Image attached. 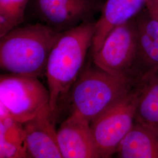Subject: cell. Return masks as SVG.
Instances as JSON below:
<instances>
[{
    "label": "cell",
    "instance_id": "16",
    "mask_svg": "<svg viewBox=\"0 0 158 158\" xmlns=\"http://www.w3.org/2000/svg\"><path fill=\"white\" fill-rule=\"evenodd\" d=\"M146 8L150 12L151 15L158 20V4H156L150 0H147Z\"/></svg>",
    "mask_w": 158,
    "mask_h": 158
},
{
    "label": "cell",
    "instance_id": "10",
    "mask_svg": "<svg viewBox=\"0 0 158 158\" xmlns=\"http://www.w3.org/2000/svg\"><path fill=\"white\" fill-rule=\"evenodd\" d=\"M57 142L63 158H99L90 123L70 115L57 131Z\"/></svg>",
    "mask_w": 158,
    "mask_h": 158
},
{
    "label": "cell",
    "instance_id": "12",
    "mask_svg": "<svg viewBox=\"0 0 158 158\" xmlns=\"http://www.w3.org/2000/svg\"><path fill=\"white\" fill-rule=\"evenodd\" d=\"M120 158H158V131L135 121L117 147Z\"/></svg>",
    "mask_w": 158,
    "mask_h": 158
},
{
    "label": "cell",
    "instance_id": "9",
    "mask_svg": "<svg viewBox=\"0 0 158 158\" xmlns=\"http://www.w3.org/2000/svg\"><path fill=\"white\" fill-rule=\"evenodd\" d=\"M56 119L48 104L33 118L23 123L29 158H62L57 142Z\"/></svg>",
    "mask_w": 158,
    "mask_h": 158
},
{
    "label": "cell",
    "instance_id": "11",
    "mask_svg": "<svg viewBox=\"0 0 158 158\" xmlns=\"http://www.w3.org/2000/svg\"><path fill=\"white\" fill-rule=\"evenodd\" d=\"M147 0H107L96 22L91 48L92 56L100 49L109 33L119 25L132 19L146 6Z\"/></svg>",
    "mask_w": 158,
    "mask_h": 158
},
{
    "label": "cell",
    "instance_id": "7",
    "mask_svg": "<svg viewBox=\"0 0 158 158\" xmlns=\"http://www.w3.org/2000/svg\"><path fill=\"white\" fill-rule=\"evenodd\" d=\"M102 0H36L40 20L58 32L93 20L102 12Z\"/></svg>",
    "mask_w": 158,
    "mask_h": 158
},
{
    "label": "cell",
    "instance_id": "13",
    "mask_svg": "<svg viewBox=\"0 0 158 158\" xmlns=\"http://www.w3.org/2000/svg\"><path fill=\"white\" fill-rule=\"evenodd\" d=\"M0 158H29L23 124L10 115L0 119Z\"/></svg>",
    "mask_w": 158,
    "mask_h": 158
},
{
    "label": "cell",
    "instance_id": "6",
    "mask_svg": "<svg viewBox=\"0 0 158 158\" xmlns=\"http://www.w3.org/2000/svg\"><path fill=\"white\" fill-rule=\"evenodd\" d=\"M136 56V34L133 18L113 29L92 57L94 64L102 70L132 78Z\"/></svg>",
    "mask_w": 158,
    "mask_h": 158
},
{
    "label": "cell",
    "instance_id": "4",
    "mask_svg": "<svg viewBox=\"0 0 158 158\" xmlns=\"http://www.w3.org/2000/svg\"><path fill=\"white\" fill-rule=\"evenodd\" d=\"M145 81L136 83L126 96L91 122L101 158H110L114 155L119 143L134 124Z\"/></svg>",
    "mask_w": 158,
    "mask_h": 158
},
{
    "label": "cell",
    "instance_id": "17",
    "mask_svg": "<svg viewBox=\"0 0 158 158\" xmlns=\"http://www.w3.org/2000/svg\"><path fill=\"white\" fill-rule=\"evenodd\" d=\"M150 1H152L153 2H154V3L156 4H158V0H150Z\"/></svg>",
    "mask_w": 158,
    "mask_h": 158
},
{
    "label": "cell",
    "instance_id": "14",
    "mask_svg": "<svg viewBox=\"0 0 158 158\" xmlns=\"http://www.w3.org/2000/svg\"><path fill=\"white\" fill-rule=\"evenodd\" d=\"M135 121L158 131V73L145 81L137 106Z\"/></svg>",
    "mask_w": 158,
    "mask_h": 158
},
{
    "label": "cell",
    "instance_id": "1",
    "mask_svg": "<svg viewBox=\"0 0 158 158\" xmlns=\"http://www.w3.org/2000/svg\"><path fill=\"white\" fill-rule=\"evenodd\" d=\"M96 22L82 23L60 32L51 49L45 76L49 93V106L56 118L63 104L84 69L90 49Z\"/></svg>",
    "mask_w": 158,
    "mask_h": 158
},
{
    "label": "cell",
    "instance_id": "3",
    "mask_svg": "<svg viewBox=\"0 0 158 158\" xmlns=\"http://www.w3.org/2000/svg\"><path fill=\"white\" fill-rule=\"evenodd\" d=\"M136 84L128 76L111 74L96 66L85 68L69 95L71 115L91 123L126 96Z\"/></svg>",
    "mask_w": 158,
    "mask_h": 158
},
{
    "label": "cell",
    "instance_id": "15",
    "mask_svg": "<svg viewBox=\"0 0 158 158\" xmlns=\"http://www.w3.org/2000/svg\"><path fill=\"white\" fill-rule=\"evenodd\" d=\"M28 2V0H0V38L24 21Z\"/></svg>",
    "mask_w": 158,
    "mask_h": 158
},
{
    "label": "cell",
    "instance_id": "5",
    "mask_svg": "<svg viewBox=\"0 0 158 158\" xmlns=\"http://www.w3.org/2000/svg\"><path fill=\"white\" fill-rule=\"evenodd\" d=\"M0 102L12 118L23 124L49 104V93L38 77L3 74L0 77Z\"/></svg>",
    "mask_w": 158,
    "mask_h": 158
},
{
    "label": "cell",
    "instance_id": "2",
    "mask_svg": "<svg viewBox=\"0 0 158 158\" xmlns=\"http://www.w3.org/2000/svg\"><path fill=\"white\" fill-rule=\"evenodd\" d=\"M60 32L45 23L18 27L0 38V67L6 73L45 76L51 49Z\"/></svg>",
    "mask_w": 158,
    "mask_h": 158
},
{
    "label": "cell",
    "instance_id": "8",
    "mask_svg": "<svg viewBox=\"0 0 158 158\" xmlns=\"http://www.w3.org/2000/svg\"><path fill=\"white\" fill-rule=\"evenodd\" d=\"M134 21L136 56L131 77L139 83L158 73V20L146 8L134 17Z\"/></svg>",
    "mask_w": 158,
    "mask_h": 158
}]
</instances>
